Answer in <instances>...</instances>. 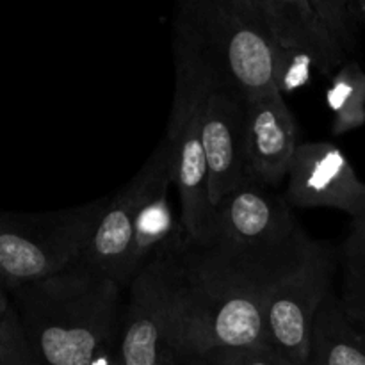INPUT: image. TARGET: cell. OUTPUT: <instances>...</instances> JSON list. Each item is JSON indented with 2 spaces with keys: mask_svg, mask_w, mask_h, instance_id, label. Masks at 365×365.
I'll use <instances>...</instances> for the list:
<instances>
[{
  "mask_svg": "<svg viewBox=\"0 0 365 365\" xmlns=\"http://www.w3.org/2000/svg\"><path fill=\"white\" fill-rule=\"evenodd\" d=\"M312 246L262 255L184 239L148 264L180 360L216 348L267 346V296L303 266Z\"/></svg>",
  "mask_w": 365,
  "mask_h": 365,
  "instance_id": "obj_1",
  "label": "cell"
},
{
  "mask_svg": "<svg viewBox=\"0 0 365 365\" xmlns=\"http://www.w3.org/2000/svg\"><path fill=\"white\" fill-rule=\"evenodd\" d=\"M14 292L25 337L43 365H93L120 341L123 289L93 267L77 262Z\"/></svg>",
  "mask_w": 365,
  "mask_h": 365,
  "instance_id": "obj_2",
  "label": "cell"
},
{
  "mask_svg": "<svg viewBox=\"0 0 365 365\" xmlns=\"http://www.w3.org/2000/svg\"><path fill=\"white\" fill-rule=\"evenodd\" d=\"M175 95L168 123L173 152V185L180 196L185 239L202 242L214 220L209 168L202 139V109L212 75V59L196 36L175 18Z\"/></svg>",
  "mask_w": 365,
  "mask_h": 365,
  "instance_id": "obj_3",
  "label": "cell"
},
{
  "mask_svg": "<svg viewBox=\"0 0 365 365\" xmlns=\"http://www.w3.org/2000/svg\"><path fill=\"white\" fill-rule=\"evenodd\" d=\"M175 18L198 38L246 100L277 89V46L259 0L182 2Z\"/></svg>",
  "mask_w": 365,
  "mask_h": 365,
  "instance_id": "obj_4",
  "label": "cell"
},
{
  "mask_svg": "<svg viewBox=\"0 0 365 365\" xmlns=\"http://www.w3.org/2000/svg\"><path fill=\"white\" fill-rule=\"evenodd\" d=\"M109 198L56 212L0 217V282L14 289L38 284L81 260Z\"/></svg>",
  "mask_w": 365,
  "mask_h": 365,
  "instance_id": "obj_5",
  "label": "cell"
},
{
  "mask_svg": "<svg viewBox=\"0 0 365 365\" xmlns=\"http://www.w3.org/2000/svg\"><path fill=\"white\" fill-rule=\"evenodd\" d=\"M278 48L307 53L319 73L344 66L359 43L360 25L349 0H259Z\"/></svg>",
  "mask_w": 365,
  "mask_h": 365,
  "instance_id": "obj_6",
  "label": "cell"
},
{
  "mask_svg": "<svg viewBox=\"0 0 365 365\" xmlns=\"http://www.w3.org/2000/svg\"><path fill=\"white\" fill-rule=\"evenodd\" d=\"M339 259L334 248L314 241L299 269L280 282L266 299V341L292 365H307L317 310L334 294Z\"/></svg>",
  "mask_w": 365,
  "mask_h": 365,
  "instance_id": "obj_7",
  "label": "cell"
},
{
  "mask_svg": "<svg viewBox=\"0 0 365 365\" xmlns=\"http://www.w3.org/2000/svg\"><path fill=\"white\" fill-rule=\"evenodd\" d=\"M209 239L262 255L296 252L312 242L287 200L271 195L267 187L252 180H246L217 203L205 241Z\"/></svg>",
  "mask_w": 365,
  "mask_h": 365,
  "instance_id": "obj_8",
  "label": "cell"
},
{
  "mask_svg": "<svg viewBox=\"0 0 365 365\" xmlns=\"http://www.w3.org/2000/svg\"><path fill=\"white\" fill-rule=\"evenodd\" d=\"M245 127L246 96L212 59V75L202 109V139L214 209L225 196L248 180L245 170Z\"/></svg>",
  "mask_w": 365,
  "mask_h": 365,
  "instance_id": "obj_9",
  "label": "cell"
},
{
  "mask_svg": "<svg viewBox=\"0 0 365 365\" xmlns=\"http://www.w3.org/2000/svg\"><path fill=\"white\" fill-rule=\"evenodd\" d=\"M284 198L299 209L328 207L353 220L365 217V182L342 150L327 141L299 143L289 168Z\"/></svg>",
  "mask_w": 365,
  "mask_h": 365,
  "instance_id": "obj_10",
  "label": "cell"
},
{
  "mask_svg": "<svg viewBox=\"0 0 365 365\" xmlns=\"http://www.w3.org/2000/svg\"><path fill=\"white\" fill-rule=\"evenodd\" d=\"M148 170L145 196L139 205L134 225L130 255L123 274V289L130 287L139 273L157 257L177 248L185 239L182 221H177L170 202L173 185V152L163 139L145 163Z\"/></svg>",
  "mask_w": 365,
  "mask_h": 365,
  "instance_id": "obj_11",
  "label": "cell"
},
{
  "mask_svg": "<svg viewBox=\"0 0 365 365\" xmlns=\"http://www.w3.org/2000/svg\"><path fill=\"white\" fill-rule=\"evenodd\" d=\"M298 125L278 89L246 100L245 170L248 180L278 187L298 148Z\"/></svg>",
  "mask_w": 365,
  "mask_h": 365,
  "instance_id": "obj_12",
  "label": "cell"
},
{
  "mask_svg": "<svg viewBox=\"0 0 365 365\" xmlns=\"http://www.w3.org/2000/svg\"><path fill=\"white\" fill-rule=\"evenodd\" d=\"M120 365H180L168 327L159 291L148 267L128 287V299L121 314Z\"/></svg>",
  "mask_w": 365,
  "mask_h": 365,
  "instance_id": "obj_13",
  "label": "cell"
},
{
  "mask_svg": "<svg viewBox=\"0 0 365 365\" xmlns=\"http://www.w3.org/2000/svg\"><path fill=\"white\" fill-rule=\"evenodd\" d=\"M148 170H141L107 202L86 252L78 262L113 278L123 289V274L134 237L135 216L145 196ZM125 291V289H123Z\"/></svg>",
  "mask_w": 365,
  "mask_h": 365,
  "instance_id": "obj_14",
  "label": "cell"
},
{
  "mask_svg": "<svg viewBox=\"0 0 365 365\" xmlns=\"http://www.w3.org/2000/svg\"><path fill=\"white\" fill-rule=\"evenodd\" d=\"M307 365H365V337L339 296L330 294L317 310Z\"/></svg>",
  "mask_w": 365,
  "mask_h": 365,
  "instance_id": "obj_15",
  "label": "cell"
},
{
  "mask_svg": "<svg viewBox=\"0 0 365 365\" xmlns=\"http://www.w3.org/2000/svg\"><path fill=\"white\" fill-rule=\"evenodd\" d=\"M327 103L334 114L331 134L344 135L365 123V71L349 59L334 73L327 91Z\"/></svg>",
  "mask_w": 365,
  "mask_h": 365,
  "instance_id": "obj_16",
  "label": "cell"
},
{
  "mask_svg": "<svg viewBox=\"0 0 365 365\" xmlns=\"http://www.w3.org/2000/svg\"><path fill=\"white\" fill-rule=\"evenodd\" d=\"M341 271V302L348 317L355 323L365 321V217L353 220L348 237L337 255Z\"/></svg>",
  "mask_w": 365,
  "mask_h": 365,
  "instance_id": "obj_17",
  "label": "cell"
},
{
  "mask_svg": "<svg viewBox=\"0 0 365 365\" xmlns=\"http://www.w3.org/2000/svg\"><path fill=\"white\" fill-rule=\"evenodd\" d=\"M312 70L316 66L307 53L278 46L274 50V86L284 96L309 84Z\"/></svg>",
  "mask_w": 365,
  "mask_h": 365,
  "instance_id": "obj_18",
  "label": "cell"
},
{
  "mask_svg": "<svg viewBox=\"0 0 365 365\" xmlns=\"http://www.w3.org/2000/svg\"><path fill=\"white\" fill-rule=\"evenodd\" d=\"M202 359L209 365H292L271 346L216 348Z\"/></svg>",
  "mask_w": 365,
  "mask_h": 365,
  "instance_id": "obj_19",
  "label": "cell"
},
{
  "mask_svg": "<svg viewBox=\"0 0 365 365\" xmlns=\"http://www.w3.org/2000/svg\"><path fill=\"white\" fill-rule=\"evenodd\" d=\"M0 365H43L29 344L25 331L0 339Z\"/></svg>",
  "mask_w": 365,
  "mask_h": 365,
  "instance_id": "obj_20",
  "label": "cell"
},
{
  "mask_svg": "<svg viewBox=\"0 0 365 365\" xmlns=\"http://www.w3.org/2000/svg\"><path fill=\"white\" fill-rule=\"evenodd\" d=\"M21 330L24 328H21L20 316L11 307L9 298H7L6 291H4V285L0 284V339L9 337V335L18 334Z\"/></svg>",
  "mask_w": 365,
  "mask_h": 365,
  "instance_id": "obj_21",
  "label": "cell"
},
{
  "mask_svg": "<svg viewBox=\"0 0 365 365\" xmlns=\"http://www.w3.org/2000/svg\"><path fill=\"white\" fill-rule=\"evenodd\" d=\"M93 365H120V360H118V344L110 346L106 351L100 353V356Z\"/></svg>",
  "mask_w": 365,
  "mask_h": 365,
  "instance_id": "obj_22",
  "label": "cell"
},
{
  "mask_svg": "<svg viewBox=\"0 0 365 365\" xmlns=\"http://www.w3.org/2000/svg\"><path fill=\"white\" fill-rule=\"evenodd\" d=\"M180 365H209L202 356H191V359H185L182 360Z\"/></svg>",
  "mask_w": 365,
  "mask_h": 365,
  "instance_id": "obj_23",
  "label": "cell"
},
{
  "mask_svg": "<svg viewBox=\"0 0 365 365\" xmlns=\"http://www.w3.org/2000/svg\"><path fill=\"white\" fill-rule=\"evenodd\" d=\"M356 324H359L360 331H362V334H364V337H365V321H364V323H356Z\"/></svg>",
  "mask_w": 365,
  "mask_h": 365,
  "instance_id": "obj_24",
  "label": "cell"
},
{
  "mask_svg": "<svg viewBox=\"0 0 365 365\" xmlns=\"http://www.w3.org/2000/svg\"><path fill=\"white\" fill-rule=\"evenodd\" d=\"M0 284H2V282H0Z\"/></svg>",
  "mask_w": 365,
  "mask_h": 365,
  "instance_id": "obj_25",
  "label": "cell"
}]
</instances>
